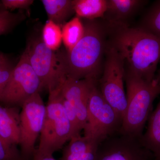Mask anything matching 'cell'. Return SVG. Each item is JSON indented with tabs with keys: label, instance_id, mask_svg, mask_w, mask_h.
Instances as JSON below:
<instances>
[{
	"label": "cell",
	"instance_id": "1",
	"mask_svg": "<svg viewBox=\"0 0 160 160\" xmlns=\"http://www.w3.org/2000/svg\"><path fill=\"white\" fill-rule=\"evenodd\" d=\"M105 22L108 43L123 58L125 69L146 81H153L160 62L159 38L140 27Z\"/></svg>",
	"mask_w": 160,
	"mask_h": 160
},
{
	"label": "cell",
	"instance_id": "2",
	"mask_svg": "<svg viewBox=\"0 0 160 160\" xmlns=\"http://www.w3.org/2000/svg\"><path fill=\"white\" fill-rule=\"evenodd\" d=\"M82 20L84 26L83 37L71 51L58 54L67 78L98 82L102 72L108 46V27L104 21Z\"/></svg>",
	"mask_w": 160,
	"mask_h": 160
},
{
	"label": "cell",
	"instance_id": "3",
	"mask_svg": "<svg viewBox=\"0 0 160 160\" xmlns=\"http://www.w3.org/2000/svg\"><path fill=\"white\" fill-rule=\"evenodd\" d=\"M125 81L127 106L119 131L141 137L153 101L160 94V85L155 79L146 81L126 69Z\"/></svg>",
	"mask_w": 160,
	"mask_h": 160
},
{
	"label": "cell",
	"instance_id": "4",
	"mask_svg": "<svg viewBox=\"0 0 160 160\" xmlns=\"http://www.w3.org/2000/svg\"><path fill=\"white\" fill-rule=\"evenodd\" d=\"M61 89L49 93L46 113L37 151L52 155L72 138L71 125L62 102Z\"/></svg>",
	"mask_w": 160,
	"mask_h": 160
},
{
	"label": "cell",
	"instance_id": "5",
	"mask_svg": "<svg viewBox=\"0 0 160 160\" xmlns=\"http://www.w3.org/2000/svg\"><path fill=\"white\" fill-rule=\"evenodd\" d=\"M24 52L39 79L42 90L50 93L62 87L67 77L58 52L48 48L39 37L31 38Z\"/></svg>",
	"mask_w": 160,
	"mask_h": 160
},
{
	"label": "cell",
	"instance_id": "6",
	"mask_svg": "<svg viewBox=\"0 0 160 160\" xmlns=\"http://www.w3.org/2000/svg\"><path fill=\"white\" fill-rule=\"evenodd\" d=\"M125 62L116 49L108 43L102 72L98 86L103 97L123 119L127 109L124 90Z\"/></svg>",
	"mask_w": 160,
	"mask_h": 160
},
{
	"label": "cell",
	"instance_id": "7",
	"mask_svg": "<svg viewBox=\"0 0 160 160\" xmlns=\"http://www.w3.org/2000/svg\"><path fill=\"white\" fill-rule=\"evenodd\" d=\"M122 119L107 102L100 91L98 82L92 86L88 103L84 137L101 142L119 131Z\"/></svg>",
	"mask_w": 160,
	"mask_h": 160
},
{
	"label": "cell",
	"instance_id": "8",
	"mask_svg": "<svg viewBox=\"0 0 160 160\" xmlns=\"http://www.w3.org/2000/svg\"><path fill=\"white\" fill-rule=\"evenodd\" d=\"M41 91L39 79L24 52L0 95V103L8 107H21L27 99Z\"/></svg>",
	"mask_w": 160,
	"mask_h": 160
},
{
	"label": "cell",
	"instance_id": "9",
	"mask_svg": "<svg viewBox=\"0 0 160 160\" xmlns=\"http://www.w3.org/2000/svg\"><path fill=\"white\" fill-rule=\"evenodd\" d=\"M21 108L19 145L23 160H29L36 150L35 145L42 129L46 106L40 92H37L27 99Z\"/></svg>",
	"mask_w": 160,
	"mask_h": 160
},
{
	"label": "cell",
	"instance_id": "10",
	"mask_svg": "<svg viewBox=\"0 0 160 160\" xmlns=\"http://www.w3.org/2000/svg\"><path fill=\"white\" fill-rule=\"evenodd\" d=\"M141 137L118 131L99 143L96 160H151L153 155Z\"/></svg>",
	"mask_w": 160,
	"mask_h": 160
},
{
	"label": "cell",
	"instance_id": "11",
	"mask_svg": "<svg viewBox=\"0 0 160 160\" xmlns=\"http://www.w3.org/2000/svg\"><path fill=\"white\" fill-rule=\"evenodd\" d=\"M96 82L98 81L76 80L67 78L61 87L62 96L75 111L82 129L87 122L88 103L92 86Z\"/></svg>",
	"mask_w": 160,
	"mask_h": 160
},
{
	"label": "cell",
	"instance_id": "12",
	"mask_svg": "<svg viewBox=\"0 0 160 160\" xmlns=\"http://www.w3.org/2000/svg\"><path fill=\"white\" fill-rule=\"evenodd\" d=\"M100 142L82 137H73L63 149L61 160H96Z\"/></svg>",
	"mask_w": 160,
	"mask_h": 160
},
{
	"label": "cell",
	"instance_id": "13",
	"mask_svg": "<svg viewBox=\"0 0 160 160\" xmlns=\"http://www.w3.org/2000/svg\"><path fill=\"white\" fill-rule=\"evenodd\" d=\"M146 2L142 0H107L105 22L110 24H127L126 20Z\"/></svg>",
	"mask_w": 160,
	"mask_h": 160
},
{
	"label": "cell",
	"instance_id": "14",
	"mask_svg": "<svg viewBox=\"0 0 160 160\" xmlns=\"http://www.w3.org/2000/svg\"><path fill=\"white\" fill-rule=\"evenodd\" d=\"M20 112L18 107L0 106V136L15 146L20 142Z\"/></svg>",
	"mask_w": 160,
	"mask_h": 160
},
{
	"label": "cell",
	"instance_id": "15",
	"mask_svg": "<svg viewBox=\"0 0 160 160\" xmlns=\"http://www.w3.org/2000/svg\"><path fill=\"white\" fill-rule=\"evenodd\" d=\"M148 127L141 141L144 146L153 155L155 160H160V101L150 114Z\"/></svg>",
	"mask_w": 160,
	"mask_h": 160
},
{
	"label": "cell",
	"instance_id": "16",
	"mask_svg": "<svg viewBox=\"0 0 160 160\" xmlns=\"http://www.w3.org/2000/svg\"><path fill=\"white\" fill-rule=\"evenodd\" d=\"M48 20L61 28L66 21L75 13L72 0H42Z\"/></svg>",
	"mask_w": 160,
	"mask_h": 160
},
{
	"label": "cell",
	"instance_id": "17",
	"mask_svg": "<svg viewBox=\"0 0 160 160\" xmlns=\"http://www.w3.org/2000/svg\"><path fill=\"white\" fill-rule=\"evenodd\" d=\"M77 17L81 19L96 20L105 16L107 0H72Z\"/></svg>",
	"mask_w": 160,
	"mask_h": 160
},
{
	"label": "cell",
	"instance_id": "18",
	"mask_svg": "<svg viewBox=\"0 0 160 160\" xmlns=\"http://www.w3.org/2000/svg\"><path fill=\"white\" fill-rule=\"evenodd\" d=\"M62 31V42L66 52H69L84 35L82 20L78 17H75L63 26Z\"/></svg>",
	"mask_w": 160,
	"mask_h": 160
},
{
	"label": "cell",
	"instance_id": "19",
	"mask_svg": "<svg viewBox=\"0 0 160 160\" xmlns=\"http://www.w3.org/2000/svg\"><path fill=\"white\" fill-rule=\"evenodd\" d=\"M139 27L160 39V0L150 6L141 20Z\"/></svg>",
	"mask_w": 160,
	"mask_h": 160
},
{
	"label": "cell",
	"instance_id": "20",
	"mask_svg": "<svg viewBox=\"0 0 160 160\" xmlns=\"http://www.w3.org/2000/svg\"><path fill=\"white\" fill-rule=\"evenodd\" d=\"M42 39L48 48L57 51L62 42V28L52 21L47 20L43 28Z\"/></svg>",
	"mask_w": 160,
	"mask_h": 160
},
{
	"label": "cell",
	"instance_id": "21",
	"mask_svg": "<svg viewBox=\"0 0 160 160\" xmlns=\"http://www.w3.org/2000/svg\"><path fill=\"white\" fill-rule=\"evenodd\" d=\"M22 12L13 13L0 9V36L7 34L25 19Z\"/></svg>",
	"mask_w": 160,
	"mask_h": 160
},
{
	"label": "cell",
	"instance_id": "22",
	"mask_svg": "<svg viewBox=\"0 0 160 160\" xmlns=\"http://www.w3.org/2000/svg\"><path fill=\"white\" fill-rule=\"evenodd\" d=\"M0 160H23L17 146L7 142L0 136Z\"/></svg>",
	"mask_w": 160,
	"mask_h": 160
},
{
	"label": "cell",
	"instance_id": "23",
	"mask_svg": "<svg viewBox=\"0 0 160 160\" xmlns=\"http://www.w3.org/2000/svg\"><path fill=\"white\" fill-rule=\"evenodd\" d=\"M63 106L66 110L67 117L69 120L72 129V138L80 135V132L82 130L75 111L70 104L62 97Z\"/></svg>",
	"mask_w": 160,
	"mask_h": 160
},
{
	"label": "cell",
	"instance_id": "24",
	"mask_svg": "<svg viewBox=\"0 0 160 160\" xmlns=\"http://www.w3.org/2000/svg\"><path fill=\"white\" fill-rule=\"evenodd\" d=\"M33 0H2L0 2L1 10H12L16 9H26L32 5Z\"/></svg>",
	"mask_w": 160,
	"mask_h": 160
},
{
	"label": "cell",
	"instance_id": "25",
	"mask_svg": "<svg viewBox=\"0 0 160 160\" xmlns=\"http://www.w3.org/2000/svg\"><path fill=\"white\" fill-rule=\"evenodd\" d=\"M14 67L11 62L0 67V95L9 82Z\"/></svg>",
	"mask_w": 160,
	"mask_h": 160
},
{
	"label": "cell",
	"instance_id": "26",
	"mask_svg": "<svg viewBox=\"0 0 160 160\" xmlns=\"http://www.w3.org/2000/svg\"><path fill=\"white\" fill-rule=\"evenodd\" d=\"M32 160H56L52 155L43 154L36 150Z\"/></svg>",
	"mask_w": 160,
	"mask_h": 160
},
{
	"label": "cell",
	"instance_id": "27",
	"mask_svg": "<svg viewBox=\"0 0 160 160\" xmlns=\"http://www.w3.org/2000/svg\"><path fill=\"white\" fill-rule=\"evenodd\" d=\"M10 62V61L7 58V56L0 51V67L5 66Z\"/></svg>",
	"mask_w": 160,
	"mask_h": 160
},
{
	"label": "cell",
	"instance_id": "28",
	"mask_svg": "<svg viewBox=\"0 0 160 160\" xmlns=\"http://www.w3.org/2000/svg\"><path fill=\"white\" fill-rule=\"evenodd\" d=\"M155 79L156 80L157 82L160 85V69L159 70L158 72V74L157 77H155Z\"/></svg>",
	"mask_w": 160,
	"mask_h": 160
}]
</instances>
